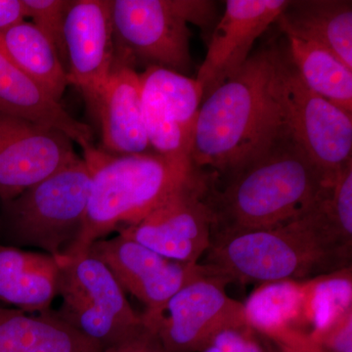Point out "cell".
Wrapping results in <instances>:
<instances>
[{
    "instance_id": "1",
    "label": "cell",
    "mask_w": 352,
    "mask_h": 352,
    "mask_svg": "<svg viewBox=\"0 0 352 352\" xmlns=\"http://www.w3.org/2000/svg\"><path fill=\"white\" fill-rule=\"evenodd\" d=\"M285 51L268 44L201 104L191 162L210 179L226 180L289 135L281 97Z\"/></svg>"
},
{
    "instance_id": "2",
    "label": "cell",
    "mask_w": 352,
    "mask_h": 352,
    "mask_svg": "<svg viewBox=\"0 0 352 352\" xmlns=\"http://www.w3.org/2000/svg\"><path fill=\"white\" fill-rule=\"evenodd\" d=\"M351 248L316 204L282 226L212 234L203 264L229 283L305 281L351 266Z\"/></svg>"
},
{
    "instance_id": "3",
    "label": "cell",
    "mask_w": 352,
    "mask_h": 352,
    "mask_svg": "<svg viewBox=\"0 0 352 352\" xmlns=\"http://www.w3.org/2000/svg\"><path fill=\"white\" fill-rule=\"evenodd\" d=\"M208 185L212 234L282 226L315 207L329 182L291 135L263 156L223 180Z\"/></svg>"
},
{
    "instance_id": "4",
    "label": "cell",
    "mask_w": 352,
    "mask_h": 352,
    "mask_svg": "<svg viewBox=\"0 0 352 352\" xmlns=\"http://www.w3.org/2000/svg\"><path fill=\"white\" fill-rule=\"evenodd\" d=\"M83 160L91 175L87 212L80 238L64 258L85 254L96 241L144 219L196 173L154 151L115 155L94 145Z\"/></svg>"
},
{
    "instance_id": "5",
    "label": "cell",
    "mask_w": 352,
    "mask_h": 352,
    "mask_svg": "<svg viewBox=\"0 0 352 352\" xmlns=\"http://www.w3.org/2000/svg\"><path fill=\"white\" fill-rule=\"evenodd\" d=\"M91 175L78 156L9 201H0V244L61 258L82 233Z\"/></svg>"
},
{
    "instance_id": "6",
    "label": "cell",
    "mask_w": 352,
    "mask_h": 352,
    "mask_svg": "<svg viewBox=\"0 0 352 352\" xmlns=\"http://www.w3.org/2000/svg\"><path fill=\"white\" fill-rule=\"evenodd\" d=\"M58 298L53 314L100 347L102 351L129 339L144 326L126 292L100 259L90 252L57 258Z\"/></svg>"
},
{
    "instance_id": "7",
    "label": "cell",
    "mask_w": 352,
    "mask_h": 352,
    "mask_svg": "<svg viewBox=\"0 0 352 352\" xmlns=\"http://www.w3.org/2000/svg\"><path fill=\"white\" fill-rule=\"evenodd\" d=\"M115 65L160 67L187 76L191 32L171 0H109Z\"/></svg>"
},
{
    "instance_id": "8",
    "label": "cell",
    "mask_w": 352,
    "mask_h": 352,
    "mask_svg": "<svg viewBox=\"0 0 352 352\" xmlns=\"http://www.w3.org/2000/svg\"><path fill=\"white\" fill-rule=\"evenodd\" d=\"M281 97L291 138L329 182L352 163V115L307 87L285 51Z\"/></svg>"
},
{
    "instance_id": "9",
    "label": "cell",
    "mask_w": 352,
    "mask_h": 352,
    "mask_svg": "<svg viewBox=\"0 0 352 352\" xmlns=\"http://www.w3.org/2000/svg\"><path fill=\"white\" fill-rule=\"evenodd\" d=\"M210 177L195 175L144 219L118 230L160 256L200 263L212 243L214 214L208 201Z\"/></svg>"
},
{
    "instance_id": "10",
    "label": "cell",
    "mask_w": 352,
    "mask_h": 352,
    "mask_svg": "<svg viewBox=\"0 0 352 352\" xmlns=\"http://www.w3.org/2000/svg\"><path fill=\"white\" fill-rule=\"evenodd\" d=\"M228 281L210 270L185 285L157 316L143 320L156 331L166 352H200L224 329L248 323L244 305L226 292Z\"/></svg>"
},
{
    "instance_id": "11",
    "label": "cell",
    "mask_w": 352,
    "mask_h": 352,
    "mask_svg": "<svg viewBox=\"0 0 352 352\" xmlns=\"http://www.w3.org/2000/svg\"><path fill=\"white\" fill-rule=\"evenodd\" d=\"M87 252L107 266L124 292L145 305L147 318L160 314L185 285L210 271L203 263L164 258L122 234L96 241Z\"/></svg>"
},
{
    "instance_id": "12",
    "label": "cell",
    "mask_w": 352,
    "mask_h": 352,
    "mask_svg": "<svg viewBox=\"0 0 352 352\" xmlns=\"http://www.w3.org/2000/svg\"><path fill=\"white\" fill-rule=\"evenodd\" d=\"M63 132L0 112V201L45 179L78 155Z\"/></svg>"
},
{
    "instance_id": "13",
    "label": "cell",
    "mask_w": 352,
    "mask_h": 352,
    "mask_svg": "<svg viewBox=\"0 0 352 352\" xmlns=\"http://www.w3.org/2000/svg\"><path fill=\"white\" fill-rule=\"evenodd\" d=\"M288 4L289 0H227L223 15L210 32L207 55L196 78L203 100L242 69L254 43L276 23Z\"/></svg>"
},
{
    "instance_id": "14",
    "label": "cell",
    "mask_w": 352,
    "mask_h": 352,
    "mask_svg": "<svg viewBox=\"0 0 352 352\" xmlns=\"http://www.w3.org/2000/svg\"><path fill=\"white\" fill-rule=\"evenodd\" d=\"M67 74L91 111L115 67L109 0H71L64 25Z\"/></svg>"
},
{
    "instance_id": "15",
    "label": "cell",
    "mask_w": 352,
    "mask_h": 352,
    "mask_svg": "<svg viewBox=\"0 0 352 352\" xmlns=\"http://www.w3.org/2000/svg\"><path fill=\"white\" fill-rule=\"evenodd\" d=\"M91 112L101 126L102 149L115 155L152 152L146 135L140 78L135 69L115 65Z\"/></svg>"
},
{
    "instance_id": "16",
    "label": "cell",
    "mask_w": 352,
    "mask_h": 352,
    "mask_svg": "<svg viewBox=\"0 0 352 352\" xmlns=\"http://www.w3.org/2000/svg\"><path fill=\"white\" fill-rule=\"evenodd\" d=\"M244 305L250 326L274 344L311 346L305 307V281L259 284Z\"/></svg>"
},
{
    "instance_id": "17",
    "label": "cell",
    "mask_w": 352,
    "mask_h": 352,
    "mask_svg": "<svg viewBox=\"0 0 352 352\" xmlns=\"http://www.w3.org/2000/svg\"><path fill=\"white\" fill-rule=\"evenodd\" d=\"M59 276L54 256L0 244V302L28 314H46L58 298Z\"/></svg>"
},
{
    "instance_id": "18",
    "label": "cell",
    "mask_w": 352,
    "mask_h": 352,
    "mask_svg": "<svg viewBox=\"0 0 352 352\" xmlns=\"http://www.w3.org/2000/svg\"><path fill=\"white\" fill-rule=\"evenodd\" d=\"M0 112L52 127L66 134L82 152L94 147L87 124L76 120L41 85L0 53Z\"/></svg>"
},
{
    "instance_id": "19",
    "label": "cell",
    "mask_w": 352,
    "mask_h": 352,
    "mask_svg": "<svg viewBox=\"0 0 352 352\" xmlns=\"http://www.w3.org/2000/svg\"><path fill=\"white\" fill-rule=\"evenodd\" d=\"M285 36L317 44L352 69V2L347 0H295L276 23Z\"/></svg>"
},
{
    "instance_id": "20",
    "label": "cell",
    "mask_w": 352,
    "mask_h": 352,
    "mask_svg": "<svg viewBox=\"0 0 352 352\" xmlns=\"http://www.w3.org/2000/svg\"><path fill=\"white\" fill-rule=\"evenodd\" d=\"M102 349L53 314L0 307V352H100Z\"/></svg>"
},
{
    "instance_id": "21",
    "label": "cell",
    "mask_w": 352,
    "mask_h": 352,
    "mask_svg": "<svg viewBox=\"0 0 352 352\" xmlns=\"http://www.w3.org/2000/svg\"><path fill=\"white\" fill-rule=\"evenodd\" d=\"M0 53L61 100L69 85L67 69L53 44L32 23L24 20L0 32Z\"/></svg>"
},
{
    "instance_id": "22",
    "label": "cell",
    "mask_w": 352,
    "mask_h": 352,
    "mask_svg": "<svg viewBox=\"0 0 352 352\" xmlns=\"http://www.w3.org/2000/svg\"><path fill=\"white\" fill-rule=\"evenodd\" d=\"M286 38L289 60L307 87L352 115V69L317 44Z\"/></svg>"
},
{
    "instance_id": "23",
    "label": "cell",
    "mask_w": 352,
    "mask_h": 352,
    "mask_svg": "<svg viewBox=\"0 0 352 352\" xmlns=\"http://www.w3.org/2000/svg\"><path fill=\"white\" fill-rule=\"evenodd\" d=\"M305 316L310 340L352 310V268L305 280Z\"/></svg>"
},
{
    "instance_id": "24",
    "label": "cell",
    "mask_w": 352,
    "mask_h": 352,
    "mask_svg": "<svg viewBox=\"0 0 352 352\" xmlns=\"http://www.w3.org/2000/svg\"><path fill=\"white\" fill-rule=\"evenodd\" d=\"M139 78L141 87L154 92L171 117L194 134L203 100V89L196 78L160 67H149Z\"/></svg>"
},
{
    "instance_id": "25",
    "label": "cell",
    "mask_w": 352,
    "mask_h": 352,
    "mask_svg": "<svg viewBox=\"0 0 352 352\" xmlns=\"http://www.w3.org/2000/svg\"><path fill=\"white\" fill-rule=\"evenodd\" d=\"M141 98L146 135L152 151L175 163L193 166V132L178 124L151 90L141 87Z\"/></svg>"
},
{
    "instance_id": "26",
    "label": "cell",
    "mask_w": 352,
    "mask_h": 352,
    "mask_svg": "<svg viewBox=\"0 0 352 352\" xmlns=\"http://www.w3.org/2000/svg\"><path fill=\"white\" fill-rule=\"evenodd\" d=\"M317 206L333 230L352 245V163L336 175Z\"/></svg>"
},
{
    "instance_id": "27",
    "label": "cell",
    "mask_w": 352,
    "mask_h": 352,
    "mask_svg": "<svg viewBox=\"0 0 352 352\" xmlns=\"http://www.w3.org/2000/svg\"><path fill=\"white\" fill-rule=\"evenodd\" d=\"M71 0H21L25 18L54 46L67 69L64 25Z\"/></svg>"
},
{
    "instance_id": "28",
    "label": "cell",
    "mask_w": 352,
    "mask_h": 352,
    "mask_svg": "<svg viewBox=\"0 0 352 352\" xmlns=\"http://www.w3.org/2000/svg\"><path fill=\"white\" fill-rule=\"evenodd\" d=\"M200 352H278L271 340L249 323L220 331Z\"/></svg>"
},
{
    "instance_id": "29",
    "label": "cell",
    "mask_w": 352,
    "mask_h": 352,
    "mask_svg": "<svg viewBox=\"0 0 352 352\" xmlns=\"http://www.w3.org/2000/svg\"><path fill=\"white\" fill-rule=\"evenodd\" d=\"M321 352H352V310L311 338Z\"/></svg>"
},
{
    "instance_id": "30",
    "label": "cell",
    "mask_w": 352,
    "mask_h": 352,
    "mask_svg": "<svg viewBox=\"0 0 352 352\" xmlns=\"http://www.w3.org/2000/svg\"><path fill=\"white\" fill-rule=\"evenodd\" d=\"M176 13L185 22L192 23L203 30L210 31L217 19V3L210 0H171Z\"/></svg>"
},
{
    "instance_id": "31",
    "label": "cell",
    "mask_w": 352,
    "mask_h": 352,
    "mask_svg": "<svg viewBox=\"0 0 352 352\" xmlns=\"http://www.w3.org/2000/svg\"><path fill=\"white\" fill-rule=\"evenodd\" d=\"M100 352H166L156 331L144 322V326L129 339Z\"/></svg>"
},
{
    "instance_id": "32",
    "label": "cell",
    "mask_w": 352,
    "mask_h": 352,
    "mask_svg": "<svg viewBox=\"0 0 352 352\" xmlns=\"http://www.w3.org/2000/svg\"><path fill=\"white\" fill-rule=\"evenodd\" d=\"M24 20L21 0H0V32Z\"/></svg>"
},
{
    "instance_id": "33",
    "label": "cell",
    "mask_w": 352,
    "mask_h": 352,
    "mask_svg": "<svg viewBox=\"0 0 352 352\" xmlns=\"http://www.w3.org/2000/svg\"><path fill=\"white\" fill-rule=\"evenodd\" d=\"M274 346H276L278 352H321L315 346H289L283 344H274Z\"/></svg>"
}]
</instances>
